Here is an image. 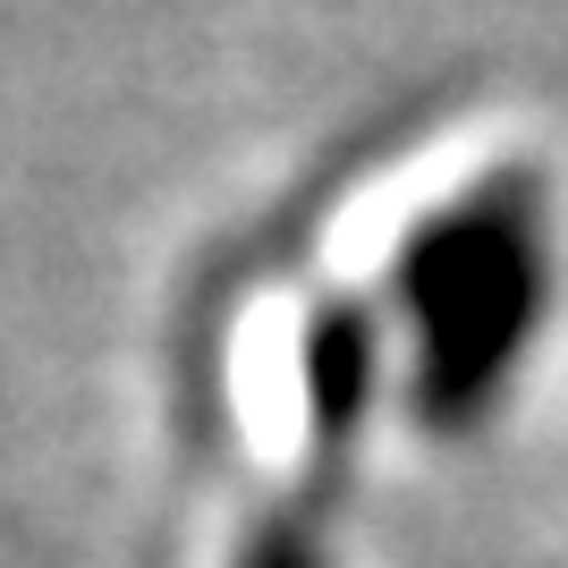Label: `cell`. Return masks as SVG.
Masks as SVG:
<instances>
[{"label":"cell","instance_id":"3957f363","mask_svg":"<svg viewBox=\"0 0 568 568\" xmlns=\"http://www.w3.org/2000/svg\"><path fill=\"white\" fill-rule=\"evenodd\" d=\"M246 568H323V560H314V535H306V526H263L255 551H246Z\"/></svg>","mask_w":568,"mask_h":568},{"label":"cell","instance_id":"6da1fadb","mask_svg":"<svg viewBox=\"0 0 568 568\" xmlns=\"http://www.w3.org/2000/svg\"><path fill=\"white\" fill-rule=\"evenodd\" d=\"M425 425H475L544 323V221L526 179H484L399 246Z\"/></svg>","mask_w":568,"mask_h":568},{"label":"cell","instance_id":"7a4b0ae2","mask_svg":"<svg viewBox=\"0 0 568 568\" xmlns=\"http://www.w3.org/2000/svg\"><path fill=\"white\" fill-rule=\"evenodd\" d=\"M365 390H374V332L356 306H323L306 323V399L323 416V433H348Z\"/></svg>","mask_w":568,"mask_h":568}]
</instances>
